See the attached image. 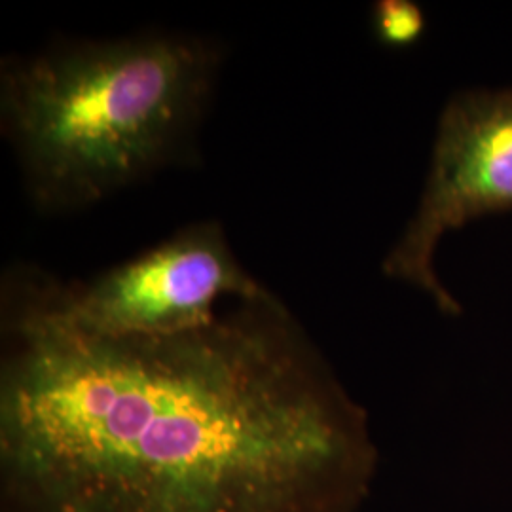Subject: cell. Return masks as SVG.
Segmentation results:
<instances>
[{
	"instance_id": "3957f363",
	"label": "cell",
	"mask_w": 512,
	"mask_h": 512,
	"mask_svg": "<svg viewBox=\"0 0 512 512\" xmlns=\"http://www.w3.org/2000/svg\"><path fill=\"white\" fill-rule=\"evenodd\" d=\"M55 310L97 336H167L211 323L224 296L268 293L232 253L217 222H200L90 285L42 277Z\"/></svg>"
},
{
	"instance_id": "7a4b0ae2",
	"label": "cell",
	"mask_w": 512,
	"mask_h": 512,
	"mask_svg": "<svg viewBox=\"0 0 512 512\" xmlns=\"http://www.w3.org/2000/svg\"><path fill=\"white\" fill-rule=\"evenodd\" d=\"M219 65L205 38L160 33L4 61L2 129L33 202L84 209L175 160Z\"/></svg>"
},
{
	"instance_id": "277c9868",
	"label": "cell",
	"mask_w": 512,
	"mask_h": 512,
	"mask_svg": "<svg viewBox=\"0 0 512 512\" xmlns=\"http://www.w3.org/2000/svg\"><path fill=\"white\" fill-rule=\"evenodd\" d=\"M511 209L512 90L461 93L440 116L418 211L385 258V275L414 285L442 313L456 315L459 304L435 272L440 239Z\"/></svg>"
},
{
	"instance_id": "5b68a950",
	"label": "cell",
	"mask_w": 512,
	"mask_h": 512,
	"mask_svg": "<svg viewBox=\"0 0 512 512\" xmlns=\"http://www.w3.org/2000/svg\"><path fill=\"white\" fill-rule=\"evenodd\" d=\"M374 29L387 46H408L423 35L425 18L410 0H382L374 8Z\"/></svg>"
},
{
	"instance_id": "6da1fadb",
	"label": "cell",
	"mask_w": 512,
	"mask_h": 512,
	"mask_svg": "<svg viewBox=\"0 0 512 512\" xmlns=\"http://www.w3.org/2000/svg\"><path fill=\"white\" fill-rule=\"evenodd\" d=\"M0 512H357L361 404L268 293L167 336H97L6 283Z\"/></svg>"
}]
</instances>
